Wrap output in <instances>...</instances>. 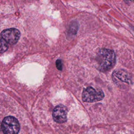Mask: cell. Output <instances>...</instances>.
Instances as JSON below:
<instances>
[{
	"label": "cell",
	"instance_id": "6da1fadb",
	"mask_svg": "<svg viewBox=\"0 0 134 134\" xmlns=\"http://www.w3.org/2000/svg\"><path fill=\"white\" fill-rule=\"evenodd\" d=\"M96 68L102 72H106L111 69L116 62V55L111 49L103 48L97 53L96 59Z\"/></svg>",
	"mask_w": 134,
	"mask_h": 134
},
{
	"label": "cell",
	"instance_id": "7a4b0ae2",
	"mask_svg": "<svg viewBox=\"0 0 134 134\" xmlns=\"http://www.w3.org/2000/svg\"><path fill=\"white\" fill-rule=\"evenodd\" d=\"M1 128L4 134H18L20 130V125L16 118L7 116L3 120Z\"/></svg>",
	"mask_w": 134,
	"mask_h": 134
},
{
	"label": "cell",
	"instance_id": "3957f363",
	"mask_svg": "<svg viewBox=\"0 0 134 134\" xmlns=\"http://www.w3.org/2000/svg\"><path fill=\"white\" fill-rule=\"evenodd\" d=\"M104 97L102 91H96L92 87H88L83 90L82 100L85 102L93 103L102 100Z\"/></svg>",
	"mask_w": 134,
	"mask_h": 134
},
{
	"label": "cell",
	"instance_id": "277c9868",
	"mask_svg": "<svg viewBox=\"0 0 134 134\" xmlns=\"http://www.w3.org/2000/svg\"><path fill=\"white\" fill-rule=\"evenodd\" d=\"M1 36V38L4 39L8 43L14 44L19 40L20 32L16 28H9L3 30Z\"/></svg>",
	"mask_w": 134,
	"mask_h": 134
},
{
	"label": "cell",
	"instance_id": "5b68a950",
	"mask_svg": "<svg viewBox=\"0 0 134 134\" xmlns=\"http://www.w3.org/2000/svg\"><path fill=\"white\" fill-rule=\"evenodd\" d=\"M68 110L63 105L57 106L53 110L52 116L54 120L58 123H63L67 120Z\"/></svg>",
	"mask_w": 134,
	"mask_h": 134
},
{
	"label": "cell",
	"instance_id": "8992f818",
	"mask_svg": "<svg viewBox=\"0 0 134 134\" xmlns=\"http://www.w3.org/2000/svg\"><path fill=\"white\" fill-rule=\"evenodd\" d=\"M113 79H115V81L119 80L121 82L127 84L131 83V79L128 73L124 70H119L115 71L113 74Z\"/></svg>",
	"mask_w": 134,
	"mask_h": 134
},
{
	"label": "cell",
	"instance_id": "52a82bcc",
	"mask_svg": "<svg viewBox=\"0 0 134 134\" xmlns=\"http://www.w3.org/2000/svg\"><path fill=\"white\" fill-rule=\"evenodd\" d=\"M8 48V43L2 38L1 39V53H3V52H5Z\"/></svg>",
	"mask_w": 134,
	"mask_h": 134
},
{
	"label": "cell",
	"instance_id": "ba28073f",
	"mask_svg": "<svg viewBox=\"0 0 134 134\" xmlns=\"http://www.w3.org/2000/svg\"><path fill=\"white\" fill-rule=\"evenodd\" d=\"M78 29V24L76 22L72 23L70 26V31L71 34L75 35Z\"/></svg>",
	"mask_w": 134,
	"mask_h": 134
},
{
	"label": "cell",
	"instance_id": "9c48e42d",
	"mask_svg": "<svg viewBox=\"0 0 134 134\" xmlns=\"http://www.w3.org/2000/svg\"><path fill=\"white\" fill-rule=\"evenodd\" d=\"M55 64H56V66L57 68L59 70H62V63L61 60H57L55 62Z\"/></svg>",
	"mask_w": 134,
	"mask_h": 134
},
{
	"label": "cell",
	"instance_id": "30bf717a",
	"mask_svg": "<svg viewBox=\"0 0 134 134\" xmlns=\"http://www.w3.org/2000/svg\"><path fill=\"white\" fill-rule=\"evenodd\" d=\"M134 0H125V1L126 2V3H129L130 2H131V1H133Z\"/></svg>",
	"mask_w": 134,
	"mask_h": 134
}]
</instances>
